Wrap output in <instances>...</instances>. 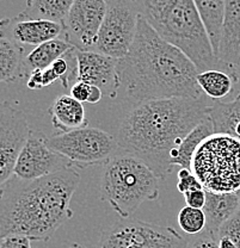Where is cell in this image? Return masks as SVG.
Wrapping results in <instances>:
<instances>
[{"mask_svg":"<svg viewBox=\"0 0 240 248\" xmlns=\"http://www.w3.org/2000/svg\"><path fill=\"white\" fill-rule=\"evenodd\" d=\"M205 98H166L133 105L116 133L120 149L143 160L159 178L174 170L178 147L209 115Z\"/></svg>","mask_w":240,"mask_h":248,"instance_id":"1","label":"cell"},{"mask_svg":"<svg viewBox=\"0 0 240 248\" xmlns=\"http://www.w3.org/2000/svg\"><path fill=\"white\" fill-rule=\"evenodd\" d=\"M120 91L130 107L166 98H202L193 62L140 17L128 54L118 59Z\"/></svg>","mask_w":240,"mask_h":248,"instance_id":"2","label":"cell"},{"mask_svg":"<svg viewBox=\"0 0 240 248\" xmlns=\"http://www.w3.org/2000/svg\"><path fill=\"white\" fill-rule=\"evenodd\" d=\"M80 180L74 166L35 180L14 175L0 187V241L10 235L48 241L73 216L71 201Z\"/></svg>","mask_w":240,"mask_h":248,"instance_id":"3","label":"cell"},{"mask_svg":"<svg viewBox=\"0 0 240 248\" xmlns=\"http://www.w3.org/2000/svg\"><path fill=\"white\" fill-rule=\"evenodd\" d=\"M140 16L157 33L177 46L197 71L220 69L193 0H138Z\"/></svg>","mask_w":240,"mask_h":248,"instance_id":"4","label":"cell"},{"mask_svg":"<svg viewBox=\"0 0 240 248\" xmlns=\"http://www.w3.org/2000/svg\"><path fill=\"white\" fill-rule=\"evenodd\" d=\"M159 178L139 157L120 151L104 164L100 198L121 218H129L144 202L159 198Z\"/></svg>","mask_w":240,"mask_h":248,"instance_id":"5","label":"cell"},{"mask_svg":"<svg viewBox=\"0 0 240 248\" xmlns=\"http://www.w3.org/2000/svg\"><path fill=\"white\" fill-rule=\"evenodd\" d=\"M190 170L208 192L240 191V140L215 133L203 140L192 155Z\"/></svg>","mask_w":240,"mask_h":248,"instance_id":"6","label":"cell"},{"mask_svg":"<svg viewBox=\"0 0 240 248\" xmlns=\"http://www.w3.org/2000/svg\"><path fill=\"white\" fill-rule=\"evenodd\" d=\"M47 144L53 151L64 155L72 166L84 167L105 164L118 151L117 140L99 128L76 129L48 138Z\"/></svg>","mask_w":240,"mask_h":248,"instance_id":"7","label":"cell"},{"mask_svg":"<svg viewBox=\"0 0 240 248\" xmlns=\"http://www.w3.org/2000/svg\"><path fill=\"white\" fill-rule=\"evenodd\" d=\"M187 239L172 227L121 219L100 234L96 248H185Z\"/></svg>","mask_w":240,"mask_h":248,"instance_id":"8","label":"cell"},{"mask_svg":"<svg viewBox=\"0 0 240 248\" xmlns=\"http://www.w3.org/2000/svg\"><path fill=\"white\" fill-rule=\"evenodd\" d=\"M140 17L138 0H107V14L94 51L117 60L125 58L134 42Z\"/></svg>","mask_w":240,"mask_h":248,"instance_id":"9","label":"cell"},{"mask_svg":"<svg viewBox=\"0 0 240 248\" xmlns=\"http://www.w3.org/2000/svg\"><path fill=\"white\" fill-rule=\"evenodd\" d=\"M30 131L23 111L9 102H0V187L14 177L17 159Z\"/></svg>","mask_w":240,"mask_h":248,"instance_id":"10","label":"cell"},{"mask_svg":"<svg viewBox=\"0 0 240 248\" xmlns=\"http://www.w3.org/2000/svg\"><path fill=\"white\" fill-rule=\"evenodd\" d=\"M71 166L68 159L48 146L45 134L32 130L17 159L14 175L22 180H35Z\"/></svg>","mask_w":240,"mask_h":248,"instance_id":"11","label":"cell"},{"mask_svg":"<svg viewBox=\"0 0 240 248\" xmlns=\"http://www.w3.org/2000/svg\"><path fill=\"white\" fill-rule=\"evenodd\" d=\"M107 14V0H74L64 23V38L78 50H94Z\"/></svg>","mask_w":240,"mask_h":248,"instance_id":"12","label":"cell"},{"mask_svg":"<svg viewBox=\"0 0 240 248\" xmlns=\"http://www.w3.org/2000/svg\"><path fill=\"white\" fill-rule=\"evenodd\" d=\"M76 59V81L94 85L108 98H117L121 87L117 59L94 50H77Z\"/></svg>","mask_w":240,"mask_h":248,"instance_id":"13","label":"cell"},{"mask_svg":"<svg viewBox=\"0 0 240 248\" xmlns=\"http://www.w3.org/2000/svg\"><path fill=\"white\" fill-rule=\"evenodd\" d=\"M64 24L43 19H32L17 15L0 19V36L12 41L20 48L35 46L64 35Z\"/></svg>","mask_w":240,"mask_h":248,"instance_id":"14","label":"cell"},{"mask_svg":"<svg viewBox=\"0 0 240 248\" xmlns=\"http://www.w3.org/2000/svg\"><path fill=\"white\" fill-rule=\"evenodd\" d=\"M216 59L220 69L237 78V69L240 64V0L224 1V20Z\"/></svg>","mask_w":240,"mask_h":248,"instance_id":"15","label":"cell"},{"mask_svg":"<svg viewBox=\"0 0 240 248\" xmlns=\"http://www.w3.org/2000/svg\"><path fill=\"white\" fill-rule=\"evenodd\" d=\"M78 49L73 48L54 61L50 66L41 71H33L28 77L27 86L30 90H41L50 86L54 82L61 81L64 89L69 86L71 80H74L77 59L76 53Z\"/></svg>","mask_w":240,"mask_h":248,"instance_id":"16","label":"cell"},{"mask_svg":"<svg viewBox=\"0 0 240 248\" xmlns=\"http://www.w3.org/2000/svg\"><path fill=\"white\" fill-rule=\"evenodd\" d=\"M51 124L60 133H68L76 129L87 126L85 108L82 103L74 99L72 95L60 94L48 108Z\"/></svg>","mask_w":240,"mask_h":248,"instance_id":"17","label":"cell"},{"mask_svg":"<svg viewBox=\"0 0 240 248\" xmlns=\"http://www.w3.org/2000/svg\"><path fill=\"white\" fill-rule=\"evenodd\" d=\"M206 229L218 235L221 227L240 210L238 193H214L206 191Z\"/></svg>","mask_w":240,"mask_h":248,"instance_id":"18","label":"cell"},{"mask_svg":"<svg viewBox=\"0 0 240 248\" xmlns=\"http://www.w3.org/2000/svg\"><path fill=\"white\" fill-rule=\"evenodd\" d=\"M74 46L64 38H55L32 48L24 58V69L27 77L33 71H41L50 66L54 61L68 53Z\"/></svg>","mask_w":240,"mask_h":248,"instance_id":"19","label":"cell"},{"mask_svg":"<svg viewBox=\"0 0 240 248\" xmlns=\"http://www.w3.org/2000/svg\"><path fill=\"white\" fill-rule=\"evenodd\" d=\"M27 50L0 36V84H10L27 77L24 58Z\"/></svg>","mask_w":240,"mask_h":248,"instance_id":"20","label":"cell"},{"mask_svg":"<svg viewBox=\"0 0 240 248\" xmlns=\"http://www.w3.org/2000/svg\"><path fill=\"white\" fill-rule=\"evenodd\" d=\"M215 133L240 140V94L228 102H216L209 111Z\"/></svg>","mask_w":240,"mask_h":248,"instance_id":"21","label":"cell"},{"mask_svg":"<svg viewBox=\"0 0 240 248\" xmlns=\"http://www.w3.org/2000/svg\"><path fill=\"white\" fill-rule=\"evenodd\" d=\"M197 84L203 94L213 100L227 98L234 91L238 95V80L223 69H208L197 74Z\"/></svg>","mask_w":240,"mask_h":248,"instance_id":"22","label":"cell"},{"mask_svg":"<svg viewBox=\"0 0 240 248\" xmlns=\"http://www.w3.org/2000/svg\"><path fill=\"white\" fill-rule=\"evenodd\" d=\"M226 0H193L203 25L208 33L214 54H218Z\"/></svg>","mask_w":240,"mask_h":248,"instance_id":"23","label":"cell"},{"mask_svg":"<svg viewBox=\"0 0 240 248\" xmlns=\"http://www.w3.org/2000/svg\"><path fill=\"white\" fill-rule=\"evenodd\" d=\"M73 2L74 0H27V6L19 15L64 24Z\"/></svg>","mask_w":240,"mask_h":248,"instance_id":"24","label":"cell"},{"mask_svg":"<svg viewBox=\"0 0 240 248\" xmlns=\"http://www.w3.org/2000/svg\"><path fill=\"white\" fill-rule=\"evenodd\" d=\"M215 134L214 124L210 116H207L201 123H198L195 128L188 134V136L182 141L180 146L178 147L176 156L174 160V167L179 166L180 169H190L192 155L197 147L202 143L203 140L208 136Z\"/></svg>","mask_w":240,"mask_h":248,"instance_id":"25","label":"cell"},{"mask_svg":"<svg viewBox=\"0 0 240 248\" xmlns=\"http://www.w3.org/2000/svg\"><path fill=\"white\" fill-rule=\"evenodd\" d=\"M180 229L189 235H196L206 229V215L202 209L184 206L178 214Z\"/></svg>","mask_w":240,"mask_h":248,"instance_id":"26","label":"cell"},{"mask_svg":"<svg viewBox=\"0 0 240 248\" xmlns=\"http://www.w3.org/2000/svg\"><path fill=\"white\" fill-rule=\"evenodd\" d=\"M185 248H219V236L213 232L205 229L196 235H190L187 239Z\"/></svg>","mask_w":240,"mask_h":248,"instance_id":"27","label":"cell"},{"mask_svg":"<svg viewBox=\"0 0 240 248\" xmlns=\"http://www.w3.org/2000/svg\"><path fill=\"white\" fill-rule=\"evenodd\" d=\"M218 236L229 237L240 248V210L221 227Z\"/></svg>","mask_w":240,"mask_h":248,"instance_id":"28","label":"cell"},{"mask_svg":"<svg viewBox=\"0 0 240 248\" xmlns=\"http://www.w3.org/2000/svg\"><path fill=\"white\" fill-rule=\"evenodd\" d=\"M0 248H32V239L24 235H10L0 241Z\"/></svg>","mask_w":240,"mask_h":248,"instance_id":"29","label":"cell"},{"mask_svg":"<svg viewBox=\"0 0 240 248\" xmlns=\"http://www.w3.org/2000/svg\"><path fill=\"white\" fill-rule=\"evenodd\" d=\"M184 200L188 206H192L195 209H203L206 204V190L201 188V190L190 191V192L184 193Z\"/></svg>","mask_w":240,"mask_h":248,"instance_id":"30","label":"cell"},{"mask_svg":"<svg viewBox=\"0 0 240 248\" xmlns=\"http://www.w3.org/2000/svg\"><path fill=\"white\" fill-rule=\"evenodd\" d=\"M92 85L85 84L81 81H76L71 87V95L80 103H87L91 93Z\"/></svg>","mask_w":240,"mask_h":248,"instance_id":"31","label":"cell"},{"mask_svg":"<svg viewBox=\"0 0 240 248\" xmlns=\"http://www.w3.org/2000/svg\"><path fill=\"white\" fill-rule=\"evenodd\" d=\"M201 188H203L202 184H201L200 180H198L192 173L190 175H188V177L182 178V179H178L177 190L178 192L183 193V195L187 192H190V191L201 190Z\"/></svg>","mask_w":240,"mask_h":248,"instance_id":"32","label":"cell"},{"mask_svg":"<svg viewBox=\"0 0 240 248\" xmlns=\"http://www.w3.org/2000/svg\"><path fill=\"white\" fill-rule=\"evenodd\" d=\"M103 95L104 94H103L102 90L98 89V87L92 85L91 93H90V98H89V102L87 103H89V104H97V103L100 102V99L103 98Z\"/></svg>","mask_w":240,"mask_h":248,"instance_id":"33","label":"cell"},{"mask_svg":"<svg viewBox=\"0 0 240 248\" xmlns=\"http://www.w3.org/2000/svg\"><path fill=\"white\" fill-rule=\"evenodd\" d=\"M219 248H238L229 237L219 236Z\"/></svg>","mask_w":240,"mask_h":248,"instance_id":"34","label":"cell"},{"mask_svg":"<svg viewBox=\"0 0 240 248\" xmlns=\"http://www.w3.org/2000/svg\"><path fill=\"white\" fill-rule=\"evenodd\" d=\"M190 174H192V170H190V169H180L179 170H178L177 177H178V179H182V178L188 177V175H190Z\"/></svg>","mask_w":240,"mask_h":248,"instance_id":"35","label":"cell"},{"mask_svg":"<svg viewBox=\"0 0 240 248\" xmlns=\"http://www.w3.org/2000/svg\"><path fill=\"white\" fill-rule=\"evenodd\" d=\"M237 78H238V95L240 94V64L237 69Z\"/></svg>","mask_w":240,"mask_h":248,"instance_id":"36","label":"cell"},{"mask_svg":"<svg viewBox=\"0 0 240 248\" xmlns=\"http://www.w3.org/2000/svg\"><path fill=\"white\" fill-rule=\"evenodd\" d=\"M68 248H86V247L82 246V245H80V244H72Z\"/></svg>","mask_w":240,"mask_h":248,"instance_id":"37","label":"cell"},{"mask_svg":"<svg viewBox=\"0 0 240 248\" xmlns=\"http://www.w3.org/2000/svg\"><path fill=\"white\" fill-rule=\"evenodd\" d=\"M238 195H239V198H240V191L238 192Z\"/></svg>","mask_w":240,"mask_h":248,"instance_id":"38","label":"cell"},{"mask_svg":"<svg viewBox=\"0 0 240 248\" xmlns=\"http://www.w3.org/2000/svg\"><path fill=\"white\" fill-rule=\"evenodd\" d=\"M0 1H1V0H0Z\"/></svg>","mask_w":240,"mask_h":248,"instance_id":"39","label":"cell"}]
</instances>
